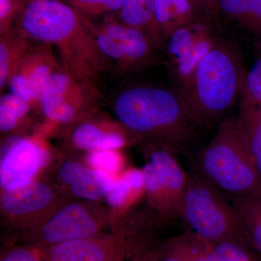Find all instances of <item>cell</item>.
Wrapping results in <instances>:
<instances>
[{
	"label": "cell",
	"mask_w": 261,
	"mask_h": 261,
	"mask_svg": "<svg viewBox=\"0 0 261 261\" xmlns=\"http://www.w3.org/2000/svg\"><path fill=\"white\" fill-rule=\"evenodd\" d=\"M147 150L148 161L142 169L144 187L154 207L166 219H181L188 175L172 152L154 147H147Z\"/></svg>",
	"instance_id": "cell-7"
},
{
	"label": "cell",
	"mask_w": 261,
	"mask_h": 261,
	"mask_svg": "<svg viewBox=\"0 0 261 261\" xmlns=\"http://www.w3.org/2000/svg\"><path fill=\"white\" fill-rule=\"evenodd\" d=\"M244 75L238 53L227 43H216L181 89L194 124L212 126L232 106Z\"/></svg>",
	"instance_id": "cell-4"
},
{
	"label": "cell",
	"mask_w": 261,
	"mask_h": 261,
	"mask_svg": "<svg viewBox=\"0 0 261 261\" xmlns=\"http://www.w3.org/2000/svg\"><path fill=\"white\" fill-rule=\"evenodd\" d=\"M61 68L53 46L32 41L15 72L23 75L30 85L34 97L33 108L39 111V100L46 84L51 75Z\"/></svg>",
	"instance_id": "cell-12"
},
{
	"label": "cell",
	"mask_w": 261,
	"mask_h": 261,
	"mask_svg": "<svg viewBox=\"0 0 261 261\" xmlns=\"http://www.w3.org/2000/svg\"><path fill=\"white\" fill-rule=\"evenodd\" d=\"M197 12L190 0H155L156 19L166 42L176 29L195 23Z\"/></svg>",
	"instance_id": "cell-18"
},
{
	"label": "cell",
	"mask_w": 261,
	"mask_h": 261,
	"mask_svg": "<svg viewBox=\"0 0 261 261\" xmlns=\"http://www.w3.org/2000/svg\"><path fill=\"white\" fill-rule=\"evenodd\" d=\"M99 99L96 85L81 83L61 68L46 84L39 111L49 121L68 124L90 112Z\"/></svg>",
	"instance_id": "cell-8"
},
{
	"label": "cell",
	"mask_w": 261,
	"mask_h": 261,
	"mask_svg": "<svg viewBox=\"0 0 261 261\" xmlns=\"http://www.w3.org/2000/svg\"><path fill=\"white\" fill-rule=\"evenodd\" d=\"M20 120L8 106L0 103V130L1 133H8L14 130Z\"/></svg>",
	"instance_id": "cell-34"
},
{
	"label": "cell",
	"mask_w": 261,
	"mask_h": 261,
	"mask_svg": "<svg viewBox=\"0 0 261 261\" xmlns=\"http://www.w3.org/2000/svg\"><path fill=\"white\" fill-rule=\"evenodd\" d=\"M84 18L99 50L118 72L133 73L150 64L155 48L143 33L122 23L117 15L99 21Z\"/></svg>",
	"instance_id": "cell-6"
},
{
	"label": "cell",
	"mask_w": 261,
	"mask_h": 261,
	"mask_svg": "<svg viewBox=\"0 0 261 261\" xmlns=\"http://www.w3.org/2000/svg\"><path fill=\"white\" fill-rule=\"evenodd\" d=\"M15 27L31 40L56 47L62 68L81 83L96 85L111 69L84 17L63 0L22 2Z\"/></svg>",
	"instance_id": "cell-1"
},
{
	"label": "cell",
	"mask_w": 261,
	"mask_h": 261,
	"mask_svg": "<svg viewBox=\"0 0 261 261\" xmlns=\"http://www.w3.org/2000/svg\"><path fill=\"white\" fill-rule=\"evenodd\" d=\"M8 88L9 89V93L13 94L19 99H23L25 102L34 106V97L30 85L27 80L18 72H15L10 77L8 82Z\"/></svg>",
	"instance_id": "cell-31"
},
{
	"label": "cell",
	"mask_w": 261,
	"mask_h": 261,
	"mask_svg": "<svg viewBox=\"0 0 261 261\" xmlns=\"http://www.w3.org/2000/svg\"><path fill=\"white\" fill-rule=\"evenodd\" d=\"M53 199L54 194L50 187L32 179L3 190L1 207L5 214L10 216H23L47 208Z\"/></svg>",
	"instance_id": "cell-13"
},
{
	"label": "cell",
	"mask_w": 261,
	"mask_h": 261,
	"mask_svg": "<svg viewBox=\"0 0 261 261\" xmlns=\"http://www.w3.org/2000/svg\"><path fill=\"white\" fill-rule=\"evenodd\" d=\"M142 261H153V260H142Z\"/></svg>",
	"instance_id": "cell-36"
},
{
	"label": "cell",
	"mask_w": 261,
	"mask_h": 261,
	"mask_svg": "<svg viewBox=\"0 0 261 261\" xmlns=\"http://www.w3.org/2000/svg\"><path fill=\"white\" fill-rule=\"evenodd\" d=\"M82 16L96 20L118 15L123 0H63Z\"/></svg>",
	"instance_id": "cell-24"
},
{
	"label": "cell",
	"mask_w": 261,
	"mask_h": 261,
	"mask_svg": "<svg viewBox=\"0 0 261 261\" xmlns=\"http://www.w3.org/2000/svg\"><path fill=\"white\" fill-rule=\"evenodd\" d=\"M120 123L147 147L187 154L196 128L181 90L132 86L113 98Z\"/></svg>",
	"instance_id": "cell-2"
},
{
	"label": "cell",
	"mask_w": 261,
	"mask_h": 261,
	"mask_svg": "<svg viewBox=\"0 0 261 261\" xmlns=\"http://www.w3.org/2000/svg\"><path fill=\"white\" fill-rule=\"evenodd\" d=\"M22 0H0V34L15 27Z\"/></svg>",
	"instance_id": "cell-29"
},
{
	"label": "cell",
	"mask_w": 261,
	"mask_h": 261,
	"mask_svg": "<svg viewBox=\"0 0 261 261\" xmlns=\"http://www.w3.org/2000/svg\"><path fill=\"white\" fill-rule=\"evenodd\" d=\"M240 92L243 102L261 106V55L251 70L244 75Z\"/></svg>",
	"instance_id": "cell-27"
},
{
	"label": "cell",
	"mask_w": 261,
	"mask_h": 261,
	"mask_svg": "<svg viewBox=\"0 0 261 261\" xmlns=\"http://www.w3.org/2000/svg\"><path fill=\"white\" fill-rule=\"evenodd\" d=\"M62 181L70 185L73 195L85 200L97 201L106 197V192L98 178L97 171L81 163L68 161L60 168Z\"/></svg>",
	"instance_id": "cell-16"
},
{
	"label": "cell",
	"mask_w": 261,
	"mask_h": 261,
	"mask_svg": "<svg viewBox=\"0 0 261 261\" xmlns=\"http://www.w3.org/2000/svg\"><path fill=\"white\" fill-rule=\"evenodd\" d=\"M99 226L85 206L72 203L65 206L43 225L36 233L35 247H44L80 239L93 238Z\"/></svg>",
	"instance_id": "cell-10"
},
{
	"label": "cell",
	"mask_w": 261,
	"mask_h": 261,
	"mask_svg": "<svg viewBox=\"0 0 261 261\" xmlns=\"http://www.w3.org/2000/svg\"><path fill=\"white\" fill-rule=\"evenodd\" d=\"M25 1V0H22V2Z\"/></svg>",
	"instance_id": "cell-37"
},
{
	"label": "cell",
	"mask_w": 261,
	"mask_h": 261,
	"mask_svg": "<svg viewBox=\"0 0 261 261\" xmlns=\"http://www.w3.org/2000/svg\"><path fill=\"white\" fill-rule=\"evenodd\" d=\"M1 261H44L37 247H17L10 249L2 257Z\"/></svg>",
	"instance_id": "cell-32"
},
{
	"label": "cell",
	"mask_w": 261,
	"mask_h": 261,
	"mask_svg": "<svg viewBox=\"0 0 261 261\" xmlns=\"http://www.w3.org/2000/svg\"><path fill=\"white\" fill-rule=\"evenodd\" d=\"M192 169L226 195L261 197L260 174L238 117H228L220 124Z\"/></svg>",
	"instance_id": "cell-3"
},
{
	"label": "cell",
	"mask_w": 261,
	"mask_h": 261,
	"mask_svg": "<svg viewBox=\"0 0 261 261\" xmlns=\"http://www.w3.org/2000/svg\"><path fill=\"white\" fill-rule=\"evenodd\" d=\"M219 10L247 28L248 0H219Z\"/></svg>",
	"instance_id": "cell-30"
},
{
	"label": "cell",
	"mask_w": 261,
	"mask_h": 261,
	"mask_svg": "<svg viewBox=\"0 0 261 261\" xmlns=\"http://www.w3.org/2000/svg\"><path fill=\"white\" fill-rule=\"evenodd\" d=\"M217 42L211 32L207 33L188 50L172 62L175 75L181 84L182 89L188 85L197 65Z\"/></svg>",
	"instance_id": "cell-22"
},
{
	"label": "cell",
	"mask_w": 261,
	"mask_h": 261,
	"mask_svg": "<svg viewBox=\"0 0 261 261\" xmlns=\"http://www.w3.org/2000/svg\"><path fill=\"white\" fill-rule=\"evenodd\" d=\"M32 40L16 27L0 34V91L8 87L10 77L16 71Z\"/></svg>",
	"instance_id": "cell-17"
},
{
	"label": "cell",
	"mask_w": 261,
	"mask_h": 261,
	"mask_svg": "<svg viewBox=\"0 0 261 261\" xmlns=\"http://www.w3.org/2000/svg\"><path fill=\"white\" fill-rule=\"evenodd\" d=\"M181 219L190 231L207 243L251 246L250 239L229 197L193 169L188 175Z\"/></svg>",
	"instance_id": "cell-5"
},
{
	"label": "cell",
	"mask_w": 261,
	"mask_h": 261,
	"mask_svg": "<svg viewBox=\"0 0 261 261\" xmlns=\"http://www.w3.org/2000/svg\"><path fill=\"white\" fill-rule=\"evenodd\" d=\"M39 250L44 261H116L118 252L114 238L98 235L41 247Z\"/></svg>",
	"instance_id": "cell-11"
},
{
	"label": "cell",
	"mask_w": 261,
	"mask_h": 261,
	"mask_svg": "<svg viewBox=\"0 0 261 261\" xmlns=\"http://www.w3.org/2000/svg\"><path fill=\"white\" fill-rule=\"evenodd\" d=\"M70 141L77 148L88 151L118 149L126 144V137L121 130L98 124L90 119H84L73 127Z\"/></svg>",
	"instance_id": "cell-15"
},
{
	"label": "cell",
	"mask_w": 261,
	"mask_h": 261,
	"mask_svg": "<svg viewBox=\"0 0 261 261\" xmlns=\"http://www.w3.org/2000/svg\"><path fill=\"white\" fill-rule=\"evenodd\" d=\"M0 157V185L3 190L32 180L50 159L47 149L37 140L17 135L3 141Z\"/></svg>",
	"instance_id": "cell-9"
},
{
	"label": "cell",
	"mask_w": 261,
	"mask_h": 261,
	"mask_svg": "<svg viewBox=\"0 0 261 261\" xmlns=\"http://www.w3.org/2000/svg\"><path fill=\"white\" fill-rule=\"evenodd\" d=\"M247 29L261 37V0H248Z\"/></svg>",
	"instance_id": "cell-33"
},
{
	"label": "cell",
	"mask_w": 261,
	"mask_h": 261,
	"mask_svg": "<svg viewBox=\"0 0 261 261\" xmlns=\"http://www.w3.org/2000/svg\"><path fill=\"white\" fill-rule=\"evenodd\" d=\"M117 17L122 23L143 33L155 49L166 44L156 19L155 0H123Z\"/></svg>",
	"instance_id": "cell-14"
},
{
	"label": "cell",
	"mask_w": 261,
	"mask_h": 261,
	"mask_svg": "<svg viewBox=\"0 0 261 261\" xmlns=\"http://www.w3.org/2000/svg\"><path fill=\"white\" fill-rule=\"evenodd\" d=\"M87 161L92 169L113 176L119 170L121 159L116 149H96L90 151Z\"/></svg>",
	"instance_id": "cell-28"
},
{
	"label": "cell",
	"mask_w": 261,
	"mask_h": 261,
	"mask_svg": "<svg viewBox=\"0 0 261 261\" xmlns=\"http://www.w3.org/2000/svg\"><path fill=\"white\" fill-rule=\"evenodd\" d=\"M211 245V243L188 231L166 243L161 261H205Z\"/></svg>",
	"instance_id": "cell-19"
},
{
	"label": "cell",
	"mask_w": 261,
	"mask_h": 261,
	"mask_svg": "<svg viewBox=\"0 0 261 261\" xmlns=\"http://www.w3.org/2000/svg\"><path fill=\"white\" fill-rule=\"evenodd\" d=\"M227 195L238 211L251 246L261 252V197Z\"/></svg>",
	"instance_id": "cell-21"
},
{
	"label": "cell",
	"mask_w": 261,
	"mask_h": 261,
	"mask_svg": "<svg viewBox=\"0 0 261 261\" xmlns=\"http://www.w3.org/2000/svg\"><path fill=\"white\" fill-rule=\"evenodd\" d=\"M205 261H259L249 251L248 247L240 244H211Z\"/></svg>",
	"instance_id": "cell-26"
},
{
	"label": "cell",
	"mask_w": 261,
	"mask_h": 261,
	"mask_svg": "<svg viewBox=\"0 0 261 261\" xmlns=\"http://www.w3.org/2000/svg\"><path fill=\"white\" fill-rule=\"evenodd\" d=\"M208 32L210 30L207 27L196 22L174 31L167 41L168 53L171 61L179 58L199 39Z\"/></svg>",
	"instance_id": "cell-23"
},
{
	"label": "cell",
	"mask_w": 261,
	"mask_h": 261,
	"mask_svg": "<svg viewBox=\"0 0 261 261\" xmlns=\"http://www.w3.org/2000/svg\"><path fill=\"white\" fill-rule=\"evenodd\" d=\"M211 1L214 2L215 4H216L218 5V6H219V0H211Z\"/></svg>",
	"instance_id": "cell-35"
},
{
	"label": "cell",
	"mask_w": 261,
	"mask_h": 261,
	"mask_svg": "<svg viewBox=\"0 0 261 261\" xmlns=\"http://www.w3.org/2000/svg\"><path fill=\"white\" fill-rule=\"evenodd\" d=\"M238 118L261 178V106L242 102Z\"/></svg>",
	"instance_id": "cell-20"
},
{
	"label": "cell",
	"mask_w": 261,
	"mask_h": 261,
	"mask_svg": "<svg viewBox=\"0 0 261 261\" xmlns=\"http://www.w3.org/2000/svg\"><path fill=\"white\" fill-rule=\"evenodd\" d=\"M144 187V175L142 171L130 170L115 182L112 190L106 195L110 205L118 207L126 200L132 190H138Z\"/></svg>",
	"instance_id": "cell-25"
}]
</instances>
